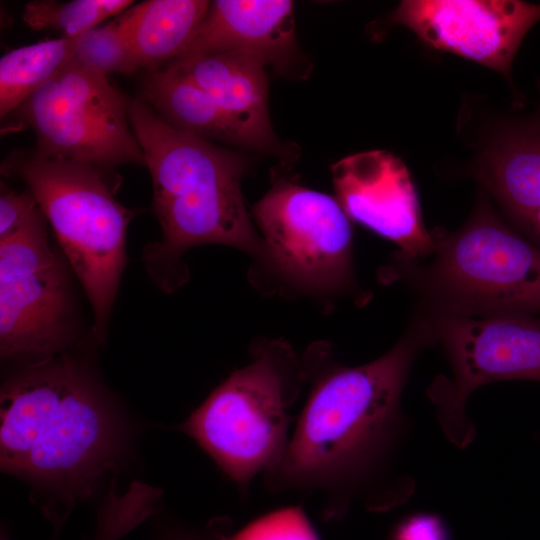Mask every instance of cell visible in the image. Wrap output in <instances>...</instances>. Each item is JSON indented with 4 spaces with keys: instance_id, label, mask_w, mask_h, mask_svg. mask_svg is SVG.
Wrapping results in <instances>:
<instances>
[{
    "instance_id": "18",
    "label": "cell",
    "mask_w": 540,
    "mask_h": 540,
    "mask_svg": "<svg viewBox=\"0 0 540 540\" xmlns=\"http://www.w3.org/2000/svg\"><path fill=\"white\" fill-rule=\"evenodd\" d=\"M77 38L60 37L10 50L0 59V116L12 113L75 57Z\"/></svg>"
},
{
    "instance_id": "15",
    "label": "cell",
    "mask_w": 540,
    "mask_h": 540,
    "mask_svg": "<svg viewBox=\"0 0 540 540\" xmlns=\"http://www.w3.org/2000/svg\"><path fill=\"white\" fill-rule=\"evenodd\" d=\"M295 49L292 1L216 0L177 59L240 51L259 57L265 65L280 64Z\"/></svg>"
},
{
    "instance_id": "20",
    "label": "cell",
    "mask_w": 540,
    "mask_h": 540,
    "mask_svg": "<svg viewBox=\"0 0 540 540\" xmlns=\"http://www.w3.org/2000/svg\"><path fill=\"white\" fill-rule=\"evenodd\" d=\"M124 12L79 36L75 58L106 76L137 72Z\"/></svg>"
},
{
    "instance_id": "16",
    "label": "cell",
    "mask_w": 540,
    "mask_h": 540,
    "mask_svg": "<svg viewBox=\"0 0 540 540\" xmlns=\"http://www.w3.org/2000/svg\"><path fill=\"white\" fill-rule=\"evenodd\" d=\"M211 1L147 0L124 12L137 71L160 69L184 52Z\"/></svg>"
},
{
    "instance_id": "13",
    "label": "cell",
    "mask_w": 540,
    "mask_h": 540,
    "mask_svg": "<svg viewBox=\"0 0 540 540\" xmlns=\"http://www.w3.org/2000/svg\"><path fill=\"white\" fill-rule=\"evenodd\" d=\"M265 66L253 54L234 51L176 59L164 67L187 77L212 97L232 123L240 147L286 161L294 153L272 129Z\"/></svg>"
},
{
    "instance_id": "10",
    "label": "cell",
    "mask_w": 540,
    "mask_h": 540,
    "mask_svg": "<svg viewBox=\"0 0 540 540\" xmlns=\"http://www.w3.org/2000/svg\"><path fill=\"white\" fill-rule=\"evenodd\" d=\"M73 303L68 270L50 246L40 211L0 242V351L4 359L50 358L70 345Z\"/></svg>"
},
{
    "instance_id": "3",
    "label": "cell",
    "mask_w": 540,
    "mask_h": 540,
    "mask_svg": "<svg viewBox=\"0 0 540 540\" xmlns=\"http://www.w3.org/2000/svg\"><path fill=\"white\" fill-rule=\"evenodd\" d=\"M127 105L151 176L152 206L162 231L161 240L143 252L150 276L164 291H174L188 279L183 254L195 246L220 244L251 256L254 283L266 253L242 194L246 157L172 127L141 95L128 97Z\"/></svg>"
},
{
    "instance_id": "24",
    "label": "cell",
    "mask_w": 540,
    "mask_h": 540,
    "mask_svg": "<svg viewBox=\"0 0 540 540\" xmlns=\"http://www.w3.org/2000/svg\"><path fill=\"white\" fill-rule=\"evenodd\" d=\"M230 532L228 525L222 521L211 522L204 529L191 528L182 524L162 526L154 540H227Z\"/></svg>"
},
{
    "instance_id": "27",
    "label": "cell",
    "mask_w": 540,
    "mask_h": 540,
    "mask_svg": "<svg viewBox=\"0 0 540 540\" xmlns=\"http://www.w3.org/2000/svg\"><path fill=\"white\" fill-rule=\"evenodd\" d=\"M0 540H10L9 537H8L7 532L4 529H2V531H1Z\"/></svg>"
},
{
    "instance_id": "9",
    "label": "cell",
    "mask_w": 540,
    "mask_h": 540,
    "mask_svg": "<svg viewBox=\"0 0 540 540\" xmlns=\"http://www.w3.org/2000/svg\"><path fill=\"white\" fill-rule=\"evenodd\" d=\"M428 317L447 353L451 375L438 376L427 393L445 434L465 447L475 432L465 415L471 392L501 380L540 382V316Z\"/></svg>"
},
{
    "instance_id": "25",
    "label": "cell",
    "mask_w": 540,
    "mask_h": 540,
    "mask_svg": "<svg viewBox=\"0 0 540 540\" xmlns=\"http://www.w3.org/2000/svg\"><path fill=\"white\" fill-rule=\"evenodd\" d=\"M515 227L520 233L540 246V210Z\"/></svg>"
},
{
    "instance_id": "2",
    "label": "cell",
    "mask_w": 540,
    "mask_h": 540,
    "mask_svg": "<svg viewBox=\"0 0 540 540\" xmlns=\"http://www.w3.org/2000/svg\"><path fill=\"white\" fill-rule=\"evenodd\" d=\"M0 415L1 469L50 495L42 509L57 537L76 503L122 457L118 413L89 370L59 354L4 382Z\"/></svg>"
},
{
    "instance_id": "19",
    "label": "cell",
    "mask_w": 540,
    "mask_h": 540,
    "mask_svg": "<svg viewBox=\"0 0 540 540\" xmlns=\"http://www.w3.org/2000/svg\"><path fill=\"white\" fill-rule=\"evenodd\" d=\"M133 5L131 0H34L25 4L22 19L31 29H52L62 37L77 38Z\"/></svg>"
},
{
    "instance_id": "11",
    "label": "cell",
    "mask_w": 540,
    "mask_h": 540,
    "mask_svg": "<svg viewBox=\"0 0 540 540\" xmlns=\"http://www.w3.org/2000/svg\"><path fill=\"white\" fill-rule=\"evenodd\" d=\"M539 21L540 3L522 0H404L390 17L426 45L495 70L512 86L514 57Z\"/></svg>"
},
{
    "instance_id": "7",
    "label": "cell",
    "mask_w": 540,
    "mask_h": 540,
    "mask_svg": "<svg viewBox=\"0 0 540 540\" xmlns=\"http://www.w3.org/2000/svg\"><path fill=\"white\" fill-rule=\"evenodd\" d=\"M252 215L266 253L259 290L327 302L354 287L351 220L336 198L276 178Z\"/></svg>"
},
{
    "instance_id": "21",
    "label": "cell",
    "mask_w": 540,
    "mask_h": 540,
    "mask_svg": "<svg viewBox=\"0 0 540 540\" xmlns=\"http://www.w3.org/2000/svg\"><path fill=\"white\" fill-rule=\"evenodd\" d=\"M227 540H320L301 506L283 507L251 521Z\"/></svg>"
},
{
    "instance_id": "14",
    "label": "cell",
    "mask_w": 540,
    "mask_h": 540,
    "mask_svg": "<svg viewBox=\"0 0 540 540\" xmlns=\"http://www.w3.org/2000/svg\"><path fill=\"white\" fill-rule=\"evenodd\" d=\"M537 87L536 108L492 125L473 163V173L515 226L540 210V81Z\"/></svg>"
},
{
    "instance_id": "12",
    "label": "cell",
    "mask_w": 540,
    "mask_h": 540,
    "mask_svg": "<svg viewBox=\"0 0 540 540\" xmlns=\"http://www.w3.org/2000/svg\"><path fill=\"white\" fill-rule=\"evenodd\" d=\"M336 199L351 221L395 243L407 261L432 254L436 236L426 228L405 163L385 150L348 155L331 166Z\"/></svg>"
},
{
    "instance_id": "4",
    "label": "cell",
    "mask_w": 540,
    "mask_h": 540,
    "mask_svg": "<svg viewBox=\"0 0 540 540\" xmlns=\"http://www.w3.org/2000/svg\"><path fill=\"white\" fill-rule=\"evenodd\" d=\"M249 362L232 372L180 425L247 494L275 467L290 439L292 407L306 374L302 356L283 339H260Z\"/></svg>"
},
{
    "instance_id": "8",
    "label": "cell",
    "mask_w": 540,
    "mask_h": 540,
    "mask_svg": "<svg viewBox=\"0 0 540 540\" xmlns=\"http://www.w3.org/2000/svg\"><path fill=\"white\" fill-rule=\"evenodd\" d=\"M127 96L108 76L74 59L2 119V134L30 129L34 150L109 172L145 166L128 116Z\"/></svg>"
},
{
    "instance_id": "26",
    "label": "cell",
    "mask_w": 540,
    "mask_h": 540,
    "mask_svg": "<svg viewBox=\"0 0 540 540\" xmlns=\"http://www.w3.org/2000/svg\"><path fill=\"white\" fill-rule=\"evenodd\" d=\"M91 540H110V539L104 536L103 534L95 532Z\"/></svg>"
},
{
    "instance_id": "22",
    "label": "cell",
    "mask_w": 540,
    "mask_h": 540,
    "mask_svg": "<svg viewBox=\"0 0 540 540\" xmlns=\"http://www.w3.org/2000/svg\"><path fill=\"white\" fill-rule=\"evenodd\" d=\"M39 211L37 200L28 188L16 192L1 182L0 242L19 233Z\"/></svg>"
},
{
    "instance_id": "1",
    "label": "cell",
    "mask_w": 540,
    "mask_h": 540,
    "mask_svg": "<svg viewBox=\"0 0 540 540\" xmlns=\"http://www.w3.org/2000/svg\"><path fill=\"white\" fill-rule=\"evenodd\" d=\"M434 339L422 316L364 365L337 362L325 343L308 348L302 359L310 392L283 457L263 474L265 488L320 496L324 521L343 518L355 501L375 511L393 506L383 480L402 427L401 395L416 357Z\"/></svg>"
},
{
    "instance_id": "5",
    "label": "cell",
    "mask_w": 540,
    "mask_h": 540,
    "mask_svg": "<svg viewBox=\"0 0 540 540\" xmlns=\"http://www.w3.org/2000/svg\"><path fill=\"white\" fill-rule=\"evenodd\" d=\"M1 173L35 196L92 306L93 334L104 341L136 211L116 200L107 171L88 164L17 149L2 161Z\"/></svg>"
},
{
    "instance_id": "17",
    "label": "cell",
    "mask_w": 540,
    "mask_h": 540,
    "mask_svg": "<svg viewBox=\"0 0 540 540\" xmlns=\"http://www.w3.org/2000/svg\"><path fill=\"white\" fill-rule=\"evenodd\" d=\"M140 95L172 127L207 139L239 146L237 133L212 97L169 67L144 71Z\"/></svg>"
},
{
    "instance_id": "23",
    "label": "cell",
    "mask_w": 540,
    "mask_h": 540,
    "mask_svg": "<svg viewBox=\"0 0 540 540\" xmlns=\"http://www.w3.org/2000/svg\"><path fill=\"white\" fill-rule=\"evenodd\" d=\"M391 540H449L443 521L432 514L419 513L401 521Z\"/></svg>"
},
{
    "instance_id": "6",
    "label": "cell",
    "mask_w": 540,
    "mask_h": 540,
    "mask_svg": "<svg viewBox=\"0 0 540 540\" xmlns=\"http://www.w3.org/2000/svg\"><path fill=\"white\" fill-rule=\"evenodd\" d=\"M433 253L423 283L435 313L540 316V246L486 201L460 229L436 236Z\"/></svg>"
}]
</instances>
